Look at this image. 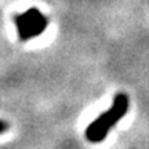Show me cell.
Wrapping results in <instances>:
<instances>
[{
	"instance_id": "cell-1",
	"label": "cell",
	"mask_w": 149,
	"mask_h": 149,
	"mask_svg": "<svg viewBox=\"0 0 149 149\" xmlns=\"http://www.w3.org/2000/svg\"><path fill=\"white\" fill-rule=\"evenodd\" d=\"M128 111V98L126 94H117L113 104L107 112L97 117L86 130V138L90 142H101L107 138L108 133Z\"/></svg>"
},
{
	"instance_id": "cell-2",
	"label": "cell",
	"mask_w": 149,
	"mask_h": 149,
	"mask_svg": "<svg viewBox=\"0 0 149 149\" xmlns=\"http://www.w3.org/2000/svg\"><path fill=\"white\" fill-rule=\"evenodd\" d=\"M48 25V19L37 8H29L15 17V26L19 39L26 42L33 37L40 36Z\"/></svg>"
},
{
	"instance_id": "cell-3",
	"label": "cell",
	"mask_w": 149,
	"mask_h": 149,
	"mask_svg": "<svg viewBox=\"0 0 149 149\" xmlns=\"http://www.w3.org/2000/svg\"><path fill=\"white\" fill-rule=\"evenodd\" d=\"M8 128V124L4 122V120H0V134H3Z\"/></svg>"
}]
</instances>
